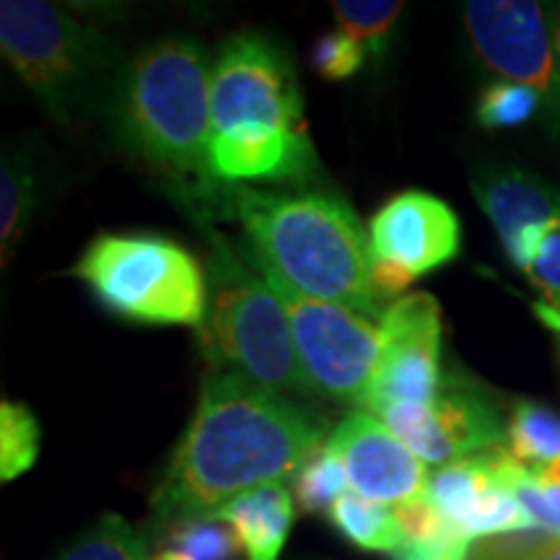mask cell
I'll return each instance as SVG.
<instances>
[{
	"label": "cell",
	"instance_id": "cell-11",
	"mask_svg": "<svg viewBox=\"0 0 560 560\" xmlns=\"http://www.w3.org/2000/svg\"><path fill=\"white\" fill-rule=\"evenodd\" d=\"M465 24L475 50L495 73L535 91L560 125V73L542 9L527 0H472Z\"/></svg>",
	"mask_w": 560,
	"mask_h": 560
},
{
	"label": "cell",
	"instance_id": "cell-17",
	"mask_svg": "<svg viewBox=\"0 0 560 560\" xmlns=\"http://www.w3.org/2000/svg\"><path fill=\"white\" fill-rule=\"evenodd\" d=\"M234 527L247 560H278L293 524V499L283 486L252 490L219 511Z\"/></svg>",
	"mask_w": 560,
	"mask_h": 560
},
{
	"label": "cell",
	"instance_id": "cell-1",
	"mask_svg": "<svg viewBox=\"0 0 560 560\" xmlns=\"http://www.w3.org/2000/svg\"><path fill=\"white\" fill-rule=\"evenodd\" d=\"M325 436V418L219 369L153 490V514L166 524L215 520L240 495L296 478Z\"/></svg>",
	"mask_w": 560,
	"mask_h": 560
},
{
	"label": "cell",
	"instance_id": "cell-23",
	"mask_svg": "<svg viewBox=\"0 0 560 560\" xmlns=\"http://www.w3.org/2000/svg\"><path fill=\"white\" fill-rule=\"evenodd\" d=\"M39 423L30 408L19 402L0 405V478H19L37 462Z\"/></svg>",
	"mask_w": 560,
	"mask_h": 560
},
{
	"label": "cell",
	"instance_id": "cell-26",
	"mask_svg": "<svg viewBox=\"0 0 560 560\" xmlns=\"http://www.w3.org/2000/svg\"><path fill=\"white\" fill-rule=\"evenodd\" d=\"M522 272L540 291V306L560 314V213L545 221L537 231L535 247Z\"/></svg>",
	"mask_w": 560,
	"mask_h": 560
},
{
	"label": "cell",
	"instance_id": "cell-3",
	"mask_svg": "<svg viewBox=\"0 0 560 560\" xmlns=\"http://www.w3.org/2000/svg\"><path fill=\"white\" fill-rule=\"evenodd\" d=\"M213 68L198 42L166 37L136 55L115 91L117 128L153 170L177 179L198 206H213L221 187L210 174Z\"/></svg>",
	"mask_w": 560,
	"mask_h": 560
},
{
	"label": "cell",
	"instance_id": "cell-28",
	"mask_svg": "<svg viewBox=\"0 0 560 560\" xmlns=\"http://www.w3.org/2000/svg\"><path fill=\"white\" fill-rule=\"evenodd\" d=\"M174 545L192 560H234L242 552V542L231 524L221 520L174 524Z\"/></svg>",
	"mask_w": 560,
	"mask_h": 560
},
{
	"label": "cell",
	"instance_id": "cell-29",
	"mask_svg": "<svg viewBox=\"0 0 560 560\" xmlns=\"http://www.w3.org/2000/svg\"><path fill=\"white\" fill-rule=\"evenodd\" d=\"M470 560H560V537L548 532H516L478 540Z\"/></svg>",
	"mask_w": 560,
	"mask_h": 560
},
{
	"label": "cell",
	"instance_id": "cell-31",
	"mask_svg": "<svg viewBox=\"0 0 560 560\" xmlns=\"http://www.w3.org/2000/svg\"><path fill=\"white\" fill-rule=\"evenodd\" d=\"M314 70L327 81H346L355 75L366 62V50L346 32L332 30L322 34L312 50Z\"/></svg>",
	"mask_w": 560,
	"mask_h": 560
},
{
	"label": "cell",
	"instance_id": "cell-13",
	"mask_svg": "<svg viewBox=\"0 0 560 560\" xmlns=\"http://www.w3.org/2000/svg\"><path fill=\"white\" fill-rule=\"evenodd\" d=\"M506 454V446H501L478 457L454 462L431 475V501L472 542L537 529L535 520L503 475Z\"/></svg>",
	"mask_w": 560,
	"mask_h": 560
},
{
	"label": "cell",
	"instance_id": "cell-12",
	"mask_svg": "<svg viewBox=\"0 0 560 560\" xmlns=\"http://www.w3.org/2000/svg\"><path fill=\"white\" fill-rule=\"evenodd\" d=\"M327 450L340 459L348 486L363 499L402 506L429 495V467L374 412H350L332 431Z\"/></svg>",
	"mask_w": 560,
	"mask_h": 560
},
{
	"label": "cell",
	"instance_id": "cell-34",
	"mask_svg": "<svg viewBox=\"0 0 560 560\" xmlns=\"http://www.w3.org/2000/svg\"><path fill=\"white\" fill-rule=\"evenodd\" d=\"M153 560H192V558L185 556V552H179V550H166V552H161V556H156Z\"/></svg>",
	"mask_w": 560,
	"mask_h": 560
},
{
	"label": "cell",
	"instance_id": "cell-30",
	"mask_svg": "<svg viewBox=\"0 0 560 560\" xmlns=\"http://www.w3.org/2000/svg\"><path fill=\"white\" fill-rule=\"evenodd\" d=\"M472 540L446 520L436 529L418 537H405V542L392 552L395 560H470Z\"/></svg>",
	"mask_w": 560,
	"mask_h": 560
},
{
	"label": "cell",
	"instance_id": "cell-27",
	"mask_svg": "<svg viewBox=\"0 0 560 560\" xmlns=\"http://www.w3.org/2000/svg\"><path fill=\"white\" fill-rule=\"evenodd\" d=\"M503 475H506L509 488L514 490L516 499L527 509V514L535 520L537 529L548 532L552 537H560V488L545 486V482L535 480L511 454H506V465H503Z\"/></svg>",
	"mask_w": 560,
	"mask_h": 560
},
{
	"label": "cell",
	"instance_id": "cell-18",
	"mask_svg": "<svg viewBox=\"0 0 560 560\" xmlns=\"http://www.w3.org/2000/svg\"><path fill=\"white\" fill-rule=\"evenodd\" d=\"M42 202V170L32 151L13 145L0 161V257L11 262Z\"/></svg>",
	"mask_w": 560,
	"mask_h": 560
},
{
	"label": "cell",
	"instance_id": "cell-24",
	"mask_svg": "<svg viewBox=\"0 0 560 560\" xmlns=\"http://www.w3.org/2000/svg\"><path fill=\"white\" fill-rule=\"evenodd\" d=\"M293 480H296V501L306 514L330 511L332 503L348 493L346 470L340 459L327 450V444L301 467Z\"/></svg>",
	"mask_w": 560,
	"mask_h": 560
},
{
	"label": "cell",
	"instance_id": "cell-15",
	"mask_svg": "<svg viewBox=\"0 0 560 560\" xmlns=\"http://www.w3.org/2000/svg\"><path fill=\"white\" fill-rule=\"evenodd\" d=\"M317 172V153L306 130H278L265 125H240L213 132L210 174L226 185L242 182H293Z\"/></svg>",
	"mask_w": 560,
	"mask_h": 560
},
{
	"label": "cell",
	"instance_id": "cell-32",
	"mask_svg": "<svg viewBox=\"0 0 560 560\" xmlns=\"http://www.w3.org/2000/svg\"><path fill=\"white\" fill-rule=\"evenodd\" d=\"M532 478L545 482V486H558L560 488V457L552 459L550 465L540 467V470H527Z\"/></svg>",
	"mask_w": 560,
	"mask_h": 560
},
{
	"label": "cell",
	"instance_id": "cell-7",
	"mask_svg": "<svg viewBox=\"0 0 560 560\" xmlns=\"http://www.w3.org/2000/svg\"><path fill=\"white\" fill-rule=\"evenodd\" d=\"M255 265L285 306L293 346L314 395H327L366 408L369 387L380 361L382 325L346 306L304 296L257 260Z\"/></svg>",
	"mask_w": 560,
	"mask_h": 560
},
{
	"label": "cell",
	"instance_id": "cell-25",
	"mask_svg": "<svg viewBox=\"0 0 560 560\" xmlns=\"http://www.w3.org/2000/svg\"><path fill=\"white\" fill-rule=\"evenodd\" d=\"M542 107V100L535 91L520 83L501 81L482 91L478 102V120L482 128H520L529 122Z\"/></svg>",
	"mask_w": 560,
	"mask_h": 560
},
{
	"label": "cell",
	"instance_id": "cell-10",
	"mask_svg": "<svg viewBox=\"0 0 560 560\" xmlns=\"http://www.w3.org/2000/svg\"><path fill=\"white\" fill-rule=\"evenodd\" d=\"M441 310L431 293H410L387 306L382 348L366 410L380 416L395 405H431L441 382Z\"/></svg>",
	"mask_w": 560,
	"mask_h": 560
},
{
	"label": "cell",
	"instance_id": "cell-8",
	"mask_svg": "<svg viewBox=\"0 0 560 560\" xmlns=\"http://www.w3.org/2000/svg\"><path fill=\"white\" fill-rule=\"evenodd\" d=\"M210 104L213 132L240 125L306 130L296 75L262 34H236L223 42L210 79Z\"/></svg>",
	"mask_w": 560,
	"mask_h": 560
},
{
	"label": "cell",
	"instance_id": "cell-16",
	"mask_svg": "<svg viewBox=\"0 0 560 560\" xmlns=\"http://www.w3.org/2000/svg\"><path fill=\"white\" fill-rule=\"evenodd\" d=\"M472 187L480 208L499 231L506 255L516 249L524 234L560 213V195L522 172L486 174L475 179Z\"/></svg>",
	"mask_w": 560,
	"mask_h": 560
},
{
	"label": "cell",
	"instance_id": "cell-9",
	"mask_svg": "<svg viewBox=\"0 0 560 560\" xmlns=\"http://www.w3.org/2000/svg\"><path fill=\"white\" fill-rule=\"evenodd\" d=\"M376 418L436 470L506 446L499 408L467 382L444 380L431 405H395Z\"/></svg>",
	"mask_w": 560,
	"mask_h": 560
},
{
	"label": "cell",
	"instance_id": "cell-14",
	"mask_svg": "<svg viewBox=\"0 0 560 560\" xmlns=\"http://www.w3.org/2000/svg\"><path fill=\"white\" fill-rule=\"evenodd\" d=\"M371 260L423 276L452 262L459 252V221L444 200L408 190L392 198L369 229Z\"/></svg>",
	"mask_w": 560,
	"mask_h": 560
},
{
	"label": "cell",
	"instance_id": "cell-2",
	"mask_svg": "<svg viewBox=\"0 0 560 560\" xmlns=\"http://www.w3.org/2000/svg\"><path fill=\"white\" fill-rule=\"evenodd\" d=\"M219 198L242 223L252 257L291 289L382 325L371 247L359 215L325 192H268L231 185Z\"/></svg>",
	"mask_w": 560,
	"mask_h": 560
},
{
	"label": "cell",
	"instance_id": "cell-21",
	"mask_svg": "<svg viewBox=\"0 0 560 560\" xmlns=\"http://www.w3.org/2000/svg\"><path fill=\"white\" fill-rule=\"evenodd\" d=\"M55 560H149V540L117 514H104Z\"/></svg>",
	"mask_w": 560,
	"mask_h": 560
},
{
	"label": "cell",
	"instance_id": "cell-19",
	"mask_svg": "<svg viewBox=\"0 0 560 560\" xmlns=\"http://www.w3.org/2000/svg\"><path fill=\"white\" fill-rule=\"evenodd\" d=\"M327 514H330V522L335 527L363 550L389 552L392 556L405 542L395 509L363 499V495L353 493V490L342 493Z\"/></svg>",
	"mask_w": 560,
	"mask_h": 560
},
{
	"label": "cell",
	"instance_id": "cell-4",
	"mask_svg": "<svg viewBox=\"0 0 560 560\" xmlns=\"http://www.w3.org/2000/svg\"><path fill=\"white\" fill-rule=\"evenodd\" d=\"M208 312L202 348L223 371H234L257 387L278 395H314L296 346L285 306L260 278L255 260H244L226 236L208 231Z\"/></svg>",
	"mask_w": 560,
	"mask_h": 560
},
{
	"label": "cell",
	"instance_id": "cell-35",
	"mask_svg": "<svg viewBox=\"0 0 560 560\" xmlns=\"http://www.w3.org/2000/svg\"><path fill=\"white\" fill-rule=\"evenodd\" d=\"M558 45H560V26H558Z\"/></svg>",
	"mask_w": 560,
	"mask_h": 560
},
{
	"label": "cell",
	"instance_id": "cell-20",
	"mask_svg": "<svg viewBox=\"0 0 560 560\" xmlns=\"http://www.w3.org/2000/svg\"><path fill=\"white\" fill-rule=\"evenodd\" d=\"M506 450L527 470L560 457V416L540 402L514 405L506 423Z\"/></svg>",
	"mask_w": 560,
	"mask_h": 560
},
{
	"label": "cell",
	"instance_id": "cell-33",
	"mask_svg": "<svg viewBox=\"0 0 560 560\" xmlns=\"http://www.w3.org/2000/svg\"><path fill=\"white\" fill-rule=\"evenodd\" d=\"M537 314H540V319L545 322V325H548L550 330H556L558 338H560V314L548 312V310H545V306H537Z\"/></svg>",
	"mask_w": 560,
	"mask_h": 560
},
{
	"label": "cell",
	"instance_id": "cell-5",
	"mask_svg": "<svg viewBox=\"0 0 560 560\" xmlns=\"http://www.w3.org/2000/svg\"><path fill=\"white\" fill-rule=\"evenodd\" d=\"M0 52L55 120L70 125L115 75V45L45 0L0 3Z\"/></svg>",
	"mask_w": 560,
	"mask_h": 560
},
{
	"label": "cell",
	"instance_id": "cell-22",
	"mask_svg": "<svg viewBox=\"0 0 560 560\" xmlns=\"http://www.w3.org/2000/svg\"><path fill=\"white\" fill-rule=\"evenodd\" d=\"M338 30L355 39L363 50L382 55L384 42L392 34L405 5L400 0H338L332 3Z\"/></svg>",
	"mask_w": 560,
	"mask_h": 560
},
{
	"label": "cell",
	"instance_id": "cell-6",
	"mask_svg": "<svg viewBox=\"0 0 560 560\" xmlns=\"http://www.w3.org/2000/svg\"><path fill=\"white\" fill-rule=\"evenodd\" d=\"M73 276L120 317L182 327L206 322L208 280L198 260L161 236H96Z\"/></svg>",
	"mask_w": 560,
	"mask_h": 560
}]
</instances>
